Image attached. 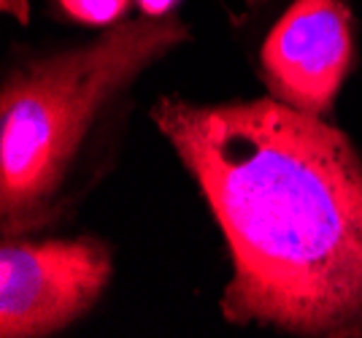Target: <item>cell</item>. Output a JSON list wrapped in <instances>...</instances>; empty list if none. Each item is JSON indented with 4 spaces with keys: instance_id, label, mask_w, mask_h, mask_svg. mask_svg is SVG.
Segmentation results:
<instances>
[{
    "instance_id": "obj_1",
    "label": "cell",
    "mask_w": 362,
    "mask_h": 338,
    "mask_svg": "<svg viewBox=\"0 0 362 338\" xmlns=\"http://www.w3.org/2000/svg\"><path fill=\"white\" fill-rule=\"evenodd\" d=\"M225 233L230 322L362 333V160L319 114L259 98L151 111Z\"/></svg>"
},
{
    "instance_id": "obj_2",
    "label": "cell",
    "mask_w": 362,
    "mask_h": 338,
    "mask_svg": "<svg viewBox=\"0 0 362 338\" xmlns=\"http://www.w3.org/2000/svg\"><path fill=\"white\" fill-rule=\"evenodd\" d=\"M187 38L173 16L114 25L71 52L8 74L0 98V214L3 233L41 228L60 211V192L103 108Z\"/></svg>"
},
{
    "instance_id": "obj_3",
    "label": "cell",
    "mask_w": 362,
    "mask_h": 338,
    "mask_svg": "<svg viewBox=\"0 0 362 338\" xmlns=\"http://www.w3.org/2000/svg\"><path fill=\"white\" fill-rule=\"evenodd\" d=\"M111 252L98 238L6 241L0 249V336H52L103 295Z\"/></svg>"
},
{
    "instance_id": "obj_4",
    "label": "cell",
    "mask_w": 362,
    "mask_h": 338,
    "mask_svg": "<svg viewBox=\"0 0 362 338\" xmlns=\"http://www.w3.org/2000/svg\"><path fill=\"white\" fill-rule=\"evenodd\" d=\"M351 62V25L344 0H295L262 47L273 98L325 114Z\"/></svg>"
},
{
    "instance_id": "obj_5",
    "label": "cell",
    "mask_w": 362,
    "mask_h": 338,
    "mask_svg": "<svg viewBox=\"0 0 362 338\" xmlns=\"http://www.w3.org/2000/svg\"><path fill=\"white\" fill-rule=\"evenodd\" d=\"M62 8L71 16L90 22V25H108L122 16L127 0H60Z\"/></svg>"
},
{
    "instance_id": "obj_6",
    "label": "cell",
    "mask_w": 362,
    "mask_h": 338,
    "mask_svg": "<svg viewBox=\"0 0 362 338\" xmlns=\"http://www.w3.org/2000/svg\"><path fill=\"white\" fill-rule=\"evenodd\" d=\"M138 6L146 16H165L176 6V0H138Z\"/></svg>"
}]
</instances>
